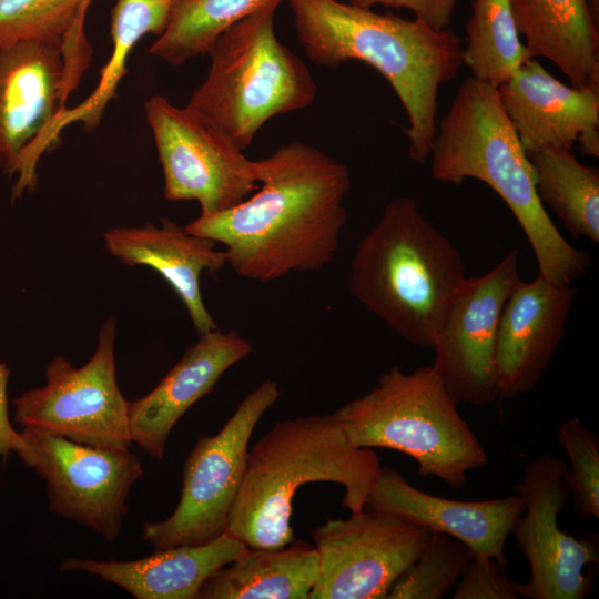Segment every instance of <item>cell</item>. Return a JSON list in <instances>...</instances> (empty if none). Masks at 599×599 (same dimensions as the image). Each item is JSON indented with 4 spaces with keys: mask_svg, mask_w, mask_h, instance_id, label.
Wrapping results in <instances>:
<instances>
[{
    "mask_svg": "<svg viewBox=\"0 0 599 599\" xmlns=\"http://www.w3.org/2000/svg\"><path fill=\"white\" fill-rule=\"evenodd\" d=\"M260 190L184 229L224 246L238 276L270 283L311 273L335 257L348 213V167L319 149L291 142L254 161Z\"/></svg>",
    "mask_w": 599,
    "mask_h": 599,
    "instance_id": "1",
    "label": "cell"
},
{
    "mask_svg": "<svg viewBox=\"0 0 599 599\" xmlns=\"http://www.w3.org/2000/svg\"><path fill=\"white\" fill-rule=\"evenodd\" d=\"M287 1L297 39L311 61L331 68L363 61L389 82L407 114L409 158L424 163L437 131L439 88L455 79L463 65L458 34L351 2Z\"/></svg>",
    "mask_w": 599,
    "mask_h": 599,
    "instance_id": "2",
    "label": "cell"
},
{
    "mask_svg": "<svg viewBox=\"0 0 599 599\" xmlns=\"http://www.w3.org/2000/svg\"><path fill=\"white\" fill-rule=\"evenodd\" d=\"M433 179L460 184L476 179L493 189L520 224L539 275L570 285L591 264L588 253L559 233L540 202L531 166L497 88L473 77L458 87L432 143Z\"/></svg>",
    "mask_w": 599,
    "mask_h": 599,
    "instance_id": "3",
    "label": "cell"
},
{
    "mask_svg": "<svg viewBox=\"0 0 599 599\" xmlns=\"http://www.w3.org/2000/svg\"><path fill=\"white\" fill-rule=\"evenodd\" d=\"M380 468L378 455L355 446L334 414L280 422L248 450L226 531L250 548H284L295 540L291 519L300 486L339 484L343 506L357 514Z\"/></svg>",
    "mask_w": 599,
    "mask_h": 599,
    "instance_id": "4",
    "label": "cell"
},
{
    "mask_svg": "<svg viewBox=\"0 0 599 599\" xmlns=\"http://www.w3.org/2000/svg\"><path fill=\"white\" fill-rule=\"evenodd\" d=\"M467 280L455 245L410 197L389 201L357 245L349 291L408 343L432 348Z\"/></svg>",
    "mask_w": 599,
    "mask_h": 599,
    "instance_id": "5",
    "label": "cell"
},
{
    "mask_svg": "<svg viewBox=\"0 0 599 599\" xmlns=\"http://www.w3.org/2000/svg\"><path fill=\"white\" fill-rule=\"evenodd\" d=\"M432 365L405 373L394 366L369 392L334 414L348 439L362 448H388L412 457L423 477L461 488L487 454Z\"/></svg>",
    "mask_w": 599,
    "mask_h": 599,
    "instance_id": "6",
    "label": "cell"
},
{
    "mask_svg": "<svg viewBox=\"0 0 599 599\" xmlns=\"http://www.w3.org/2000/svg\"><path fill=\"white\" fill-rule=\"evenodd\" d=\"M280 3L262 7L216 39L206 78L186 104L243 151L270 119L303 110L316 97L309 69L275 34Z\"/></svg>",
    "mask_w": 599,
    "mask_h": 599,
    "instance_id": "7",
    "label": "cell"
},
{
    "mask_svg": "<svg viewBox=\"0 0 599 599\" xmlns=\"http://www.w3.org/2000/svg\"><path fill=\"white\" fill-rule=\"evenodd\" d=\"M280 395L276 382L263 380L219 433L197 439L184 463L180 501L166 519L144 524L146 542L155 548L202 545L226 532L253 430Z\"/></svg>",
    "mask_w": 599,
    "mask_h": 599,
    "instance_id": "8",
    "label": "cell"
},
{
    "mask_svg": "<svg viewBox=\"0 0 599 599\" xmlns=\"http://www.w3.org/2000/svg\"><path fill=\"white\" fill-rule=\"evenodd\" d=\"M84 71L60 42L0 48V169L18 175L12 200L34 189L37 164L58 139L61 105Z\"/></svg>",
    "mask_w": 599,
    "mask_h": 599,
    "instance_id": "9",
    "label": "cell"
},
{
    "mask_svg": "<svg viewBox=\"0 0 599 599\" xmlns=\"http://www.w3.org/2000/svg\"><path fill=\"white\" fill-rule=\"evenodd\" d=\"M115 318L108 317L99 331L91 358L74 367L55 356L45 369L44 386L32 388L13 402L14 422L70 440L109 450L132 446L129 400L115 377Z\"/></svg>",
    "mask_w": 599,
    "mask_h": 599,
    "instance_id": "10",
    "label": "cell"
},
{
    "mask_svg": "<svg viewBox=\"0 0 599 599\" xmlns=\"http://www.w3.org/2000/svg\"><path fill=\"white\" fill-rule=\"evenodd\" d=\"M170 201H196L201 215L229 210L248 197L258 183L254 161L204 116L160 94L144 103Z\"/></svg>",
    "mask_w": 599,
    "mask_h": 599,
    "instance_id": "11",
    "label": "cell"
},
{
    "mask_svg": "<svg viewBox=\"0 0 599 599\" xmlns=\"http://www.w3.org/2000/svg\"><path fill=\"white\" fill-rule=\"evenodd\" d=\"M21 436L17 455L44 479L49 509L115 541L130 490L143 475L140 458L130 449H102L33 428Z\"/></svg>",
    "mask_w": 599,
    "mask_h": 599,
    "instance_id": "12",
    "label": "cell"
},
{
    "mask_svg": "<svg viewBox=\"0 0 599 599\" xmlns=\"http://www.w3.org/2000/svg\"><path fill=\"white\" fill-rule=\"evenodd\" d=\"M567 468L562 459L540 456L525 466L521 481L514 487L525 509L510 534L530 567L527 582H514L518 597L582 599L592 590L593 575L585 569L598 567V536L576 539L558 524L569 494L564 483Z\"/></svg>",
    "mask_w": 599,
    "mask_h": 599,
    "instance_id": "13",
    "label": "cell"
},
{
    "mask_svg": "<svg viewBox=\"0 0 599 599\" xmlns=\"http://www.w3.org/2000/svg\"><path fill=\"white\" fill-rule=\"evenodd\" d=\"M309 535L318 554V576L308 599H387L394 582L423 552L430 531L364 508L347 519H327Z\"/></svg>",
    "mask_w": 599,
    "mask_h": 599,
    "instance_id": "14",
    "label": "cell"
},
{
    "mask_svg": "<svg viewBox=\"0 0 599 599\" xmlns=\"http://www.w3.org/2000/svg\"><path fill=\"white\" fill-rule=\"evenodd\" d=\"M520 281L512 248L490 271L467 278L433 345L432 367L453 399L486 405L499 399L496 339L504 305Z\"/></svg>",
    "mask_w": 599,
    "mask_h": 599,
    "instance_id": "15",
    "label": "cell"
},
{
    "mask_svg": "<svg viewBox=\"0 0 599 599\" xmlns=\"http://www.w3.org/2000/svg\"><path fill=\"white\" fill-rule=\"evenodd\" d=\"M497 91L526 152L579 144L599 156V87L567 85L530 58Z\"/></svg>",
    "mask_w": 599,
    "mask_h": 599,
    "instance_id": "16",
    "label": "cell"
},
{
    "mask_svg": "<svg viewBox=\"0 0 599 599\" xmlns=\"http://www.w3.org/2000/svg\"><path fill=\"white\" fill-rule=\"evenodd\" d=\"M365 508L383 511L464 542L474 557L493 559L506 570L505 546L512 525L524 512L518 494L463 501L430 495L414 487L394 467L380 468Z\"/></svg>",
    "mask_w": 599,
    "mask_h": 599,
    "instance_id": "17",
    "label": "cell"
},
{
    "mask_svg": "<svg viewBox=\"0 0 599 599\" xmlns=\"http://www.w3.org/2000/svg\"><path fill=\"white\" fill-rule=\"evenodd\" d=\"M576 288L538 276L521 280L500 314L496 339L499 399L528 393L547 369L565 332Z\"/></svg>",
    "mask_w": 599,
    "mask_h": 599,
    "instance_id": "18",
    "label": "cell"
},
{
    "mask_svg": "<svg viewBox=\"0 0 599 599\" xmlns=\"http://www.w3.org/2000/svg\"><path fill=\"white\" fill-rule=\"evenodd\" d=\"M251 351V343L234 329L216 328L199 335L149 394L129 402L132 443L163 459L170 433L181 417Z\"/></svg>",
    "mask_w": 599,
    "mask_h": 599,
    "instance_id": "19",
    "label": "cell"
},
{
    "mask_svg": "<svg viewBox=\"0 0 599 599\" xmlns=\"http://www.w3.org/2000/svg\"><path fill=\"white\" fill-rule=\"evenodd\" d=\"M108 252L123 264L144 265L158 272L177 294L199 335L217 327L201 292V275L226 265L214 241L185 231L169 219L160 226L114 227L103 235Z\"/></svg>",
    "mask_w": 599,
    "mask_h": 599,
    "instance_id": "20",
    "label": "cell"
},
{
    "mask_svg": "<svg viewBox=\"0 0 599 599\" xmlns=\"http://www.w3.org/2000/svg\"><path fill=\"white\" fill-rule=\"evenodd\" d=\"M247 548L226 531L206 544L156 548L150 556L129 561L64 558L59 569L94 575L136 599H197L206 579Z\"/></svg>",
    "mask_w": 599,
    "mask_h": 599,
    "instance_id": "21",
    "label": "cell"
},
{
    "mask_svg": "<svg viewBox=\"0 0 599 599\" xmlns=\"http://www.w3.org/2000/svg\"><path fill=\"white\" fill-rule=\"evenodd\" d=\"M531 58H546L573 87H599L598 16L588 0H512Z\"/></svg>",
    "mask_w": 599,
    "mask_h": 599,
    "instance_id": "22",
    "label": "cell"
},
{
    "mask_svg": "<svg viewBox=\"0 0 599 599\" xmlns=\"http://www.w3.org/2000/svg\"><path fill=\"white\" fill-rule=\"evenodd\" d=\"M317 576L318 554L313 545L248 547L206 579L197 599H308Z\"/></svg>",
    "mask_w": 599,
    "mask_h": 599,
    "instance_id": "23",
    "label": "cell"
},
{
    "mask_svg": "<svg viewBox=\"0 0 599 599\" xmlns=\"http://www.w3.org/2000/svg\"><path fill=\"white\" fill-rule=\"evenodd\" d=\"M537 195L573 238L599 242V172L578 161L572 150L527 152Z\"/></svg>",
    "mask_w": 599,
    "mask_h": 599,
    "instance_id": "24",
    "label": "cell"
},
{
    "mask_svg": "<svg viewBox=\"0 0 599 599\" xmlns=\"http://www.w3.org/2000/svg\"><path fill=\"white\" fill-rule=\"evenodd\" d=\"M177 0H116L111 10L110 34L112 53L102 70L92 94L73 109L62 110L54 123L59 132L70 123L80 122L87 130H94L103 112L116 93L126 73L125 63L134 45L146 34L161 35L166 29Z\"/></svg>",
    "mask_w": 599,
    "mask_h": 599,
    "instance_id": "25",
    "label": "cell"
},
{
    "mask_svg": "<svg viewBox=\"0 0 599 599\" xmlns=\"http://www.w3.org/2000/svg\"><path fill=\"white\" fill-rule=\"evenodd\" d=\"M461 58L470 77L495 88L531 58L520 40L512 0L473 1Z\"/></svg>",
    "mask_w": 599,
    "mask_h": 599,
    "instance_id": "26",
    "label": "cell"
},
{
    "mask_svg": "<svg viewBox=\"0 0 599 599\" xmlns=\"http://www.w3.org/2000/svg\"><path fill=\"white\" fill-rule=\"evenodd\" d=\"M274 1L282 0H177L149 53L173 67L182 65L207 54L227 28Z\"/></svg>",
    "mask_w": 599,
    "mask_h": 599,
    "instance_id": "27",
    "label": "cell"
},
{
    "mask_svg": "<svg viewBox=\"0 0 599 599\" xmlns=\"http://www.w3.org/2000/svg\"><path fill=\"white\" fill-rule=\"evenodd\" d=\"M92 0H0V48L54 41L72 55L92 51L84 21Z\"/></svg>",
    "mask_w": 599,
    "mask_h": 599,
    "instance_id": "28",
    "label": "cell"
},
{
    "mask_svg": "<svg viewBox=\"0 0 599 599\" xmlns=\"http://www.w3.org/2000/svg\"><path fill=\"white\" fill-rule=\"evenodd\" d=\"M474 558L460 540L440 531H430L417 560L394 582L388 599H439L459 579Z\"/></svg>",
    "mask_w": 599,
    "mask_h": 599,
    "instance_id": "29",
    "label": "cell"
},
{
    "mask_svg": "<svg viewBox=\"0 0 599 599\" xmlns=\"http://www.w3.org/2000/svg\"><path fill=\"white\" fill-rule=\"evenodd\" d=\"M556 437L570 460L564 483L571 493L573 509L581 520L599 518V439L580 418L572 417L557 429Z\"/></svg>",
    "mask_w": 599,
    "mask_h": 599,
    "instance_id": "30",
    "label": "cell"
},
{
    "mask_svg": "<svg viewBox=\"0 0 599 599\" xmlns=\"http://www.w3.org/2000/svg\"><path fill=\"white\" fill-rule=\"evenodd\" d=\"M496 561L474 557L464 569L453 599H517L512 581Z\"/></svg>",
    "mask_w": 599,
    "mask_h": 599,
    "instance_id": "31",
    "label": "cell"
},
{
    "mask_svg": "<svg viewBox=\"0 0 599 599\" xmlns=\"http://www.w3.org/2000/svg\"><path fill=\"white\" fill-rule=\"evenodd\" d=\"M458 0H349L351 3L373 8L382 4L395 9H407L435 30H444L450 27L455 8Z\"/></svg>",
    "mask_w": 599,
    "mask_h": 599,
    "instance_id": "32",
    "label": "cell"
},
{
    "mask_svg": "<svg viewBox=\"0 0 599 599\" xmlns=\"http://www.w3.org/2000/svg\"><path fill=\"white\" fill-rule=\"evenodd\" d=\"M10 368L0 362V457L7 459L11 453L18 454L23 448L21 433L17 432L9 417L8 379Z\"/></svg>",
    "mask_w": 599,
    "mask_h": 599,
    "instance_id": "33",
    "label": "cell"
}]
</instances>
